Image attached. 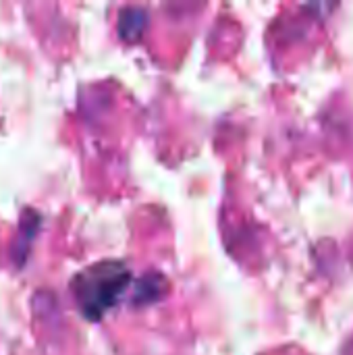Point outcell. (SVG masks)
I'll use <instances>...</instances> for the list:
<instances>
[{
    "mask_svg": "<svg viewBox=\"0 0 353 355\" xmlns=\"http://www.w3.org/2000/svg\"><path fill=\"white\" fill-rule=\"evenodd\" d=\"M131 283V270L117 260L96 262L79 270L71 281L73 300L85 320H100L112 310Z\"/></svg>",
    "mask_w": 353,
    "mask_h": 355,
    "instance_id": "cell-1",
    "label": "cell"
},
{
    "mask_svg": "<svg viewBox=\"0 0 353 355\" xmlns=\"http://www.w3.org/2000/svg\"><path fill=\"white\" fill-rule=\"evenodd\" d=\"M146 25H148V15H146L144 8L129 6V8H123L121 15H119V33L127 42L139 40Z\"/></svg>",
    "mask_w": 353,
    "mask_h": 355,
    "instance_id": "cell-2",
    "label": "cell"
},
{
    "mask_svg": "<svg viewBox=\"0 0 353 355\" xmlns=\"http://www.w3.org/2000/svg\"><path fill=\"white\" fill-rule=\"evenodd\" d=\"M164 279L160 275H146L137 281V291L133 293V304H152L164 293Z\"/></svg>",
    "mask_w": 353,
    "mask_h": 355,
    "instance_id": "cell-3",
    "label": "cell"
}]
</instances>
